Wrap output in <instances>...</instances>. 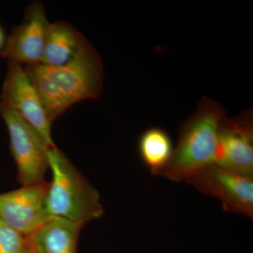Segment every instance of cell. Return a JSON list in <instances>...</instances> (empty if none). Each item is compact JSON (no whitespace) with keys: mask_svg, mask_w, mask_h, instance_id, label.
I'll return each mask as SVG.
<instances>
[{"mask_svg":"<svg viewBox=\"0 0 253 253\" xmlns=\"http://www.w3.org/2000/svg\"><path fill=\"white\" fill-rule=\"evenodd\" d=\"M24 68L42 104L60 116L78 101L97 99L102 91V61L88 41L64 66L35 63Z\"/></svg>","mask_w":253,"mask_h":253,"instance_id":"cell-1","label":"cell"},{"mask_svg":"<svg viewBox=\"0 0 253 253\" xmlns=\"http://www.w3.org/2000/svg\"><path fill=\"white\" fill-rule=\"evenodd\" d=\"M226 117L220 104L207 97L201 99L194 113L179 125L172 157L158 176L186 181L204 168L215 165L219 131Z\"/></svg>","mask_w":253,"mask_h":253,"instance_id":"cell-2","label":"cell"},{"mask_svg":"<svg viewBox=\"0 0 253 253\" xmlns=\"http://www.w3.org/2000/svg\"><path fill=\"white\" fill-rule=\"evenodd\" d=\"M52 179L48 184L46 212L49 217L86 224L102 216L99 192L55 146L48 151Z\"/></svg>","mask_w":253,"mask_h":253,"instance_id":"cell-3","label":"cell"},{"mask_svg":"<svg viewBox=\"0 0 253 253\" xmlns=\"http://www.w3.org/2000/svg\"><path fill=\"white\" fill-rule=\"evenodd\" d=\"M0 115L4 120L10 139L11 154L23 186L44 182L49 169V146L42 137L19 114L0 102Z\"/></svg>","mask_w":253,"mask_h":253,"instance_id":"cell-4","label":"cell"},{"mask_svg":"<svg viewBox=\"0 0 253 253\" xmlns=\"http://www.w3.org/2000/svg\"><path fill=\"white\" fill-rule=\"evenodd\" d=\"M201 192L219 200L228 212L253 217V178L212 165L186 181Z\"/></svg>","mask_w":253,"mask_h":253,"instance_id":"cell-5","label":"cell"},{"mask_svg":"<svg viewBox=\"0 0 253 253\" xmlns=\"http://www.w3.org/2000/svg\"><path fill=\"white\" fill-rule=\"evenodd\" d=\"M0 102L19 114L42 137L49 148L55 147L49 121L36 89L22 65L8 61Z\"/></svg>","mask_w":253,"mask_h":253,"instance_id":"cell-6","label":"cell"},{"mask_svg":"<svg viewBox=\"0 0 253 253\" xmlns=\"http://www.w3.org/2000/svg\"><path fill=\"white\" fill-rule=\"evenodd\" d=\"M49 23L43 3L33 1L25 9L23 22L13 28L0 56L22 66L41 63Z\"/></svg>","mask_w":253,"mask_h":253,"instance_id":"cell-7","label":"cell"},{"mask_svg":"<svg viewBox=\"0 0 253 253\" xmlns=\"http://www.w3.org/2000/svg\"><path fill=\"white\" fill-rule=\"evenodd\" d=\"M252 111L235 118L227 116L221 124L215 165L253 178Z\"/></svg>","mask_w":253,"mask_h":253,"instance_id":"cell-8","label":"cell"},{"mask_svg":"<svg viewBox=\"0 0 253 253\" xmlns=\"http://www.w3.org/2000/svg\"><path fill=\"white\" fill-rule=\"evenodd\" d=\"M48 184L23 186L0 194V219L26 236L49 217L46 212Z\"/></svg>","mask_w":253,"mask_h":253,"instance_id":"cell-9","label":"cell"},{"mask_svg":"<svg viewBox=\"0 0 253 253\" xmlns=\"http://www.w3.org/2000/svg\"><path fill=\"white\" fill-rule=\"evenodd\" d=\"M84 223L49 217L31 235L28 242L37 253H76Z\"/></svg>","mask_w":253,"mask_h":253,"instance_id":"cell-10","label":"cell"},{"mask_svg":"<svg viewBox=\"0 0 253 253\" xmlns=\"http://www.w3.org/2000/svg\"><path fill=\"white\" fill-rule=\"evenodd\" d=\"M87 40L71 23L56 21L46 31L42 64L51 67L64 66L77 55Z\"/></svg>","mask_w":253,"mask_h":253,"instance_id":"cell-11","label":"cell"},{"mask_svg":"<svg viewBox=\"0 0 253 253\" xmlns=\"http://www.w3.org/2000/svg\"><path fill=\"white\" fill-rule=\"evenodd\" d=\"M174 149L169 134L157 126L145 130L138 141L141 161L154 176H158L169 164Z\"/></svg>","mask_w":253,"mask_h":253,"instance_id":"cell-12","label":"cell"},{"mask_svg":"<svg viewBox=\"0 0 253 253\" xmlns=\"http://www.w3.org/2000/svg\"><path fill=\"white\" fill-rule=\"evenodd\" d=\"M27 245V236L0 219V253H23Z\"/></svg>","mask_w":253,"mask_h":253,"instance_id":"cell-13","label":"cell"},{"mask_svg":"<svg viewBox=\"0 0 253 253\" xmlns=\"http://www.w3.org/2000/svg\"><path fill=\"white\" fill-rule=\"evenodd\" d=\"M5 42H6V39H5L4 32L2 28L0 26V52L4 48Z\"/></svg>","mask_w":253,"mask_h":253,"instance_id":"cell-14","label":"cell"},{"mask_svg":"<svg viewBox=\"0 0 253 253\" xmlns=\"http://www.w3.org/2000/svg\"><path fill=\"white\" fill-rule=\"evenodd\" d=\"M37 253L36 251H35V250L33 249V248L32 247L31 245L30 244V243L28 242V240L27 247H26V249L25 250L24 253Z\"/></svg>","mask_w":253,"mask_h":253,"instance_id":"cell-15","label":"cell"}]
</instances>
